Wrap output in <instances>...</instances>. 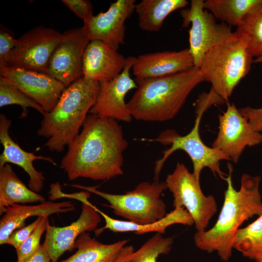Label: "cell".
<instances>
[{
  "instance_id": "33",
  "label": "cell",
  "mask_w": 262,
  "mask_h": 262,
  "mask_svg": "<svg viewBox=\"0 0 262 262\" xmlns=\"http://www.w3.org/2000/svg\"><path fill=\"white\" fill-rule=\"evenodd\" d=\"M239 110L256 131L262 132V107L255 108L247 106Z\"/></svg>"
},
{
  "instance_id": "7",
  "label": "cell",
  "mask_w": 262,
  "mask_h": 262,
  "mask_svg": "<svg viewBox=\"0 0 262 262\" xmlns=\"http://www.w3.org/2000/svg\"><path fill=\"white\" fill-rule=\"evenodd\" d=\"M195 112L196 118L194 127L185 135H180L173 130H166L155 138L140 139L143 141L171 145L170 148L164 151L162 157L155 163L154 180H159V174L165 162L173 153L178 150H182L189 155L193 163V174L197 179L199 180L202 170L204 168L207 167L214 175L218 176L223 180H226L228 175L222 171L220 167V162L230 159L222 152L207 146L202 141L199 128L204 112L201 111H195Z\"/></svg>"
},
{
  "instance_id": "24",
  "label": "cell",
  "mask_w": 262,
  "mask_h": 262,
  "mask_svg": "<svg viewBox=\"0 0 262 262\" xmlns=\"http://www.w3.org/2000/svg\"><path fill=\"white\" fill-rule=\"evenodd\" d=\"M188 4L186 0H142L135 8L139 26L145 31L158 32L169 14Z\"/></svg>"
},
{
  "instance_id": "32",
  "label": "cell",
  "mask_w": 262,
  "mask_h": 262,
  "mask_svg": "<svg viewBox=\"0 0 262 262\" xmlns=\"http://www.w3.org/2000/svg\"><path fill=\"white\" fill-rule=\"evenodd\" d=\"M43 216H38L29 225L14 231L9 235L6 244L12 246L17 250L28 239L39 225Z\"/></svg>"
},
{
  "instance_id": "29",
  "label": "cell",
  "mask_w": 262,
  "mask_h": 262,
  "mask_svg": "<svg viewBox=\"0 0 262 262\" xmlns=\"http://www.w3.org/2000/svg\"><path fill=\"white\" fill-rule=\"evenodd\" d=\"M172 237H164L156 233L131 256L130 262H157L160 255L167 254L171 249Z\"/></svg>"
},
{
  "instance_id": "10",
  "label": "cell",
  "mask_w": 262,
  "mask_h": 262,
  "mask_svg": "<svg viewBox=\"0 0 262 262\" xmlns=\"http://www.w3.org/2000/svg\"><path fill=\"white\" fill-rule=\"evenodd\" d=\"M64 38L63 33L39 26L18 39L14 48L5 58V66L46 74L50 59Z\"/></svg>"
},
{
  "instance_id": "36",
  "label": "cell",
  "mask_w": 262,
  "mask_h": 262,
  "mask_svg": "<svg viewBox=\"0 0 262 262\" xmlns=\"http://www.w3.org/2000/svg\"><path fill=\"white\" fill-rule=\"evenodd\" d=\"M134 251L131 245H126L120 251L114 262H130L131 256Z\"/></svg>"
},
{
  "instance_id": "30",
  "label": "cell",
  "mask_w": 262,
  "mask_h": 262,
  "mask_svg": "<svg viewBox=\"0 0 262 262\" xmlns=\"http://www.w3.org/2000/svg\"><path fill=\"white\" fill-rule=\"evenodd\" d=\"M48 216L44 215L28 239L16 250L17 262H20L34 253L40 247L41 237L49 224Z\"/></svg>"
},
{
  "instance_id": "34",
  "label": "cell",
  "mask_w": 262,
  "mask_h": 262,
  "mask_svg": "<svg viewBox=\"0 0 262 262\" xmlns=\"http://www.w3.org/2000/svg\"><path fill=\"white\" fill-rule=\"evenodd\" d=\"M17 39L1 29L0 32V66H5V58L16 46Z\"/></svg>"
},
{
  "instance_id": "17",
  "label": "cell",
  "mask_w": 262,
  "mask_h": 262,
  "mask_svg": "<svg viewBox=\"0 0 262 262\" xmlns=\"http://www.w3.org/2000/svg\"><path fill=\"white\" fill-rule=\"evenodd\" d=\"M126 63L118 50L101 41L90 40L83 56L82 76L98 82L109 81L121 73Z\"/></svg>"
},
{
  "instance_id": "6",
  "label": "cell",
  "mask_w": 262,
  "mask_h": 262,
  "mask_svg": "<svg viewBox=\"0 0 262 262\" xmlns=\"http://www.w3.org/2000/svg\"><path fill=\"white\" fill-rule=\"evenodd\" d=\"M70 186L102 197L109 203L104 206L111 208L114 214L138 225L154 223L167 214L166 205L160 198L167 186L165 182L159 180H154L151 183L142 182L132 190L123 194L106 193L98 190L95 186L79 184Z\"/></svg>"
},
{
  "instance_id": "18",
  "label": "cell",
  "mask_w": 262,
  "mask_h": 262,
  "mask_svg": "<svg viewBox=\"0 0 262 262\" xmlns=\"http://www.w3.org/2000/svg\"><path fill=\"white\" fill-rule=\"evenodd\" d=\"M189 48L179 51L145 53L136 57L132 71L136 79L156 78L174 75L194 67Z\"/></svg>"
},
{
  "instance_id": "23",
  "label": "cell",
  "mask_w": 262,
  "mask_h": 262,
  "mask_svg": "<svg viewBox=\"0 0 262 262\" xmlns=\"http://www.w3.org/2000/svg\"><path fill=\"white\" fill-rule=\"evenodd\" d=\"M128 242V240H122L112 244H103L85 232L76 241V253L61 262H114Z\"/></svg>"
},
{
  "instance_id": "37",
  "label": "cell",
  "mask_w": 262,
  "mask_h": 262,
  "mask_svg": "<svg viewBox=\"0 0 262 262\" xmlns=\"http://www.w3.org/2000/svg\"><path fill=\"white\" fill-rule=\"evenodd\" d=\"M254 63H262V56L257 57L253 60Z\"/></svg>"
},
{
  "instance_id": "31",
  "label": "cell",
  "mask_w": 262,
  "mask_h": 262,
  "mask_svg": "<svg viewBox=\"0 0 262 262\" xmlns=\"http://www.w3.org/2000/svg\"><path fill=\"white\" fill-rule=\"evenodd\" d=\"M62 3L85 23L94 16L93 5L87 0H62Z\"/></svg>"
},
{
  "instance_id": "15",
  "label": "cell",
  "mask_w": 262,
  "mask_h": 262,
  "mask_svg": "<svg viewBox=\"0 0 262 262\" xmlns=\"http://www.w3.org/2000/svg\"><path fill=\"white\" fill-rule=\"evenodd\" d=\"M0 76L36 101L46 113L54 108L66 88L47 74L7 66H0Z\"/></svg>"
},
{
  "instance_id": "21",
  "label": "cell",
  "mask_w": 262,
  "mask_h": 262,
  "mask_svg": "<svg viewBox=\"0 0 262 262\" xmlns=\"http://www.w3.org/2000/svg\"><path fill=\"white\" fill-rule=\"evenodd\" d=\"M95 209L102 216L105 220V226L98 229L99 234L104 229H108L114 232H134L136 234H143L150 232L164 233L166 228L170 226L180 224L192 226L194 221L187 211L183 207L175 208L163 218L152 223L140 225L129 221H123L113 218L103 212L94 206Z\"/></svg>"
},
{
  "instance_id": "20",
  "label": "cell",
  "mask_w": 262,
  "mask_h": 262,
  "mask_svg": "<svg viewBox=\"0 0 262 262\" xmlns=\"http://www.w3.org/2000/svg\"><path fill=\"white\" fill-rule=\"evenodd\" d=\"M71 201L55 202L45 201L35 205L13 204L6 208L0 220V245L6 244L9 235L15 230L24 227L25 221L33 216H49L74 211Z\"/></svg>"
},
{
  "instance_id": "27",
  "label": "cell",
  "mask_w": 262,
  "mask_h": 262,
  "mask_svg": "<svg viewBox=\"0 0 262 262\" xmlns=\"http://www.w3.org/2000/svg\"><path fill=\"white\" fill-rule=\"evenodd\" d=\"M233 247L251 260L262 255V213L253 222L237 230Z\"/></svg>"
},
{
  "instance_id": "12",
  "label": "cell",
  "mask_w": 262,
  "mask_h": 262,
  "mask_svg": "<svg viewBox=\"0 0 262 262\" xmlns=\"http://www.w3.org/2000/svg\"><path fill=\"white\" fill-rule=\"evenodd\" d=\"M54 51L46 74L66 87L82 76V58L90 40L82 27L69 29Z\"/></svg>"
},
{
  "instance_id": "19",
  "label": "cell",
  "mask_w": 262,
  "mask_h": 262,
  "mask_svg": "<svg viewBox=\"0 0 262 262\" xmlns=\"http://www.w3.org/2000/svg\"><path fill=\"white\" fill-rule=\"evenodd\" d=\"M11 123V120L6 115H0V142L3 147L0 155V167L7 164H13L22 168L29 176V188L38 193L43 187L45 177L42 172L35 168L33 162L39 160L49 162L54 165L56 163L49 157L35 155L23 149L9 134Z\"/></svg>"
},
{
  "instance_id": "38",
  "label": "cell",
  "mask_w": 262,
  "mask_h": 262,
  "mask_svg": "<svg viewBox=\"0 0 262 262\" xmlns=\"http://www.w3.org/2000/svg\"><path fill=\"white\" fill-rule=\"evenodd\" d=\"M255 261V262H262V255L258 257Z\"/></svg>"
},
{
  "instance_id": "11",
  "label": "cell",
  "mask_w": 262,
  "mask_h": 262,
  "mask_svg": "<svg viewBox=\"0 0 262 262\" xmlns=\"http://www.w3.org/2000/svg\"><path fill=\"white\" fill-rule=\"evenodd\" d=\"M226 111L219 115V130L212 147L237 163L246 147L262 143V133L256 131L234 103H227Z\"/></svg>"
},
{
  "instance_id": "16",
  "label": "cell",
  "mask_w": 262,
  "mask_h": 262,
  "mask_svg": "<svg viewBox=\"0 0 262 262\" xmlns=\"http://www.w3.org/2000/svg\"><path fill=\"white\" fill-rule=\"evenodd\" d=\"M135 0H117L108 9L93 16L82 26L90 40L101 41L116 50L124 43L125 21L135 11Z\"/></svg>"
},
{
  "instance_id": "25",
  "label": "cell",
  "mask_w": 262,
  "mask_h": 262,
  "mask_svg": "<svg viewBox=\"0 0 262 262\" xmlns=\"http://www.w3.org/2000/svg\"><path fill=\"white\" fill-rule=\"evenodd\" d=\"M237 38L252 57L262 56V4L252 8L236 26Z\"/></svg>"
},
{
  "instance_id": "2",
  "label": "cell",
  "mask_w": 262,
  "mask_h": 262,
  "mask_svg": "<svg viewBox=\"0 0 262 262\" xmlns=\"http://www.w3.org/2000/svg\"><path fill=\"white\" fill-rule=\"evenodd\" d=\"M228 167L229 174L225 180L227 188L218 218L212 228L196 231L194 237L198 248L209 253L217 252L224 262L228 261L232 255L234 238L240 227L254 215L262 213L259 190L261 177L244 173L240 188L236 190L231 180L232 166L229 164Z\"/></svg>"
},
{
  "instance_id": "8",
  "label": "cell",
  "mask_w": 262,
  "mask_h": 262,
  "mask_svg": "<svg viewBox=\"0 0 262 262\" xmlns=\"http://www.w3.org/2000/svg\"><path fill=\"white\" fill-rule=\"evenodd\" d=\"M165 182L173 195L174 208H184L192 216L196 231L205 230L217 210L214 196H205L199 180L180 162L173 172L167 176Z\"/></svg>"
},
{
  "instance_id": "22",
  "label": "cell",
  "mask_w": 262,
  "mask_h": 262,
  "mask_svg": "<svg viewBox=\"0 0 262 262\" xmlns=\"http://www.w3.org/2000/svg\"><path fill=\"white\" fill-rule=\"evenodd\" d=\"M45 198L27 186L17 177L12 166L7 164L0 167V213L15 204L42 202Z\"/></svg>"
},
{
  "instance_id": "4",
  "label": "cell",
  "mask_w": 262,
  "mask_h": 262,
  "mask_svg": "<svg viewBox=\"0 0 262 262\" xmlns=\"http://www.w3.org/2000/svg\"><path fill=\"white\" fill-rule=\"evenodd\" d=\"M99 82L82 76L66 87L54 108L43 115L37 135L50 151L62 152L80 133L96 100Z\"/></svg>"
},
{
  "instance_id": "14",
  "label": "cell",
  "mask_w": 262,
  "mask_h": 262,
  "mask_svg": "<svg viewBox=\"0 0 262 262\" xmlns=\"http://www.w3.org/2000/svg\"><path fill=\"white\" fill-rule=\"evenodd\" d=\"M89 197V193L85 192L78 198L82 203V212L75 221L62 227L49 226L43 245L51 262H57L64 253L75 248L78 237L84 232L96 229L100 223L101 215L88 200Z\"/></svg>"
},
{
  "instance_id": "28",
  "label": "cell",
  "mask_w": 262,
  "mask_h": 262,
  "mask_svg": "<svg viewBox=\"0 0 262 262\" xmlns=\"http://www.w3.org/2000/svg\"><path fill=\"white\" fill-rule=\"evenodd\" d=\"M18 105L22 109L20 118L28 115V108H32L43 115L46 112L36 101L0 76V107Z\"/></svg>"
},
{
  "instance_id": "26",
  "label": "cell",
  "mask_w": 262,
  "mask_h": 262,
  "mask_svg": "<svg viewBox=\"0 0 262 262\" xmlns=\"http://www.w3.org/2000/svg\"><path fill=\"white\" fill-rule=\"evenodd\" d=\"M260 4L262 0H207L203 7L222 22L237 26L252 8Z\"/></svg>"
},
{
  "instance_id": "5",
  "label": "cell",
  "mask_w": 262,
  "mask_h": 262,
  "mask_svg": "<svg viewBox=\"0 0 262 262\" xmlns=\"http://www.w3.org/2000/svg\"><path fill=\"white\" fill-rule=\"evenodd\" d=\"M245 45L236 37L210 49L199 69L211 89L227 102L234 89L249 72L253 62Z\"/></svg>"
},
{
  "instance_id": "13",
  "label": "cell",
  "mask_w": 262,
  "mask_h": 262,
  "mask_svg": "<svg viewBox=\"0 0 262 262\" xmlns=\"http://www.w3.org/2000/svg\"><path fill=\"white\" fill-rule=\"evenodd\" d=\"M136 57L129 56L121 72L114 79L99 82L98 95L89 114L108 117L127 123L132 118L125 98L132 89L137 88L135 80L131 77L130 71Z\"/></svg>"
},
{
  "instance_id": "3",
  "label": "cell",
  "mask_w": 262,
  "mask_h": 262,
  "mask_svg": "<svg viewBox=\"0 0 262 262\" xmlns=\"http://www.w3.org/2000/svg\"><path fill=\"white\" fill-rule=\"evenodd\" d=\"M137 88L127 103L132 117L164 122L174 118L192 90L205 81L199 68L160 78L135 79Z\"/></svg>"
},
{
  "instance_id": "35",
  "label": "cell",
  "mask_w": 262,
  "mask_h": 262,
  "mask_svg": "<svg viewBox=\"0 0 262 262\" xmlns=\"http://www.w3.org/2000/svg\"><path fill=\"white\" fill-rule=\"evenodd\" d=\"M51 262L50 258L43 244L32 255L20 262Z\"/></svg>"
},
{
  "instance_id": "1",
  "label": "cell",
  "mask_w": 262,
  "mask_h": 262,
  "mask_svg": "<svg viewBox=\"0 0 262 262\" xmlns=\"http://www.w3.org/2000/svg\"><path fill=\"white\" fill-rule=\"evenodd\" d=\"M128 146L117 120L89 114L60 166L70 180L110 179L123 174V153Z\"/></svg>"
},
{
  "instance_id": "9",
  "label": "cell",
  "mask_w": 262,
  "mask_h": 262,
  "mask_svg": "<svg viewBox=\"0 0 262 262\" xmlns=\"http://www.w3.org/2000/svg\"><path fill=\"white\" fill-rule=\"evenodd\" d=\"M204 0H192L190 7L180 14L183 19L182 26L191 24L189 32L190 53L195 67H199L204 55L214 46L235 38L231 26L217 23L214 16L205 9Z\"/></svg>"
}]
</instances>
